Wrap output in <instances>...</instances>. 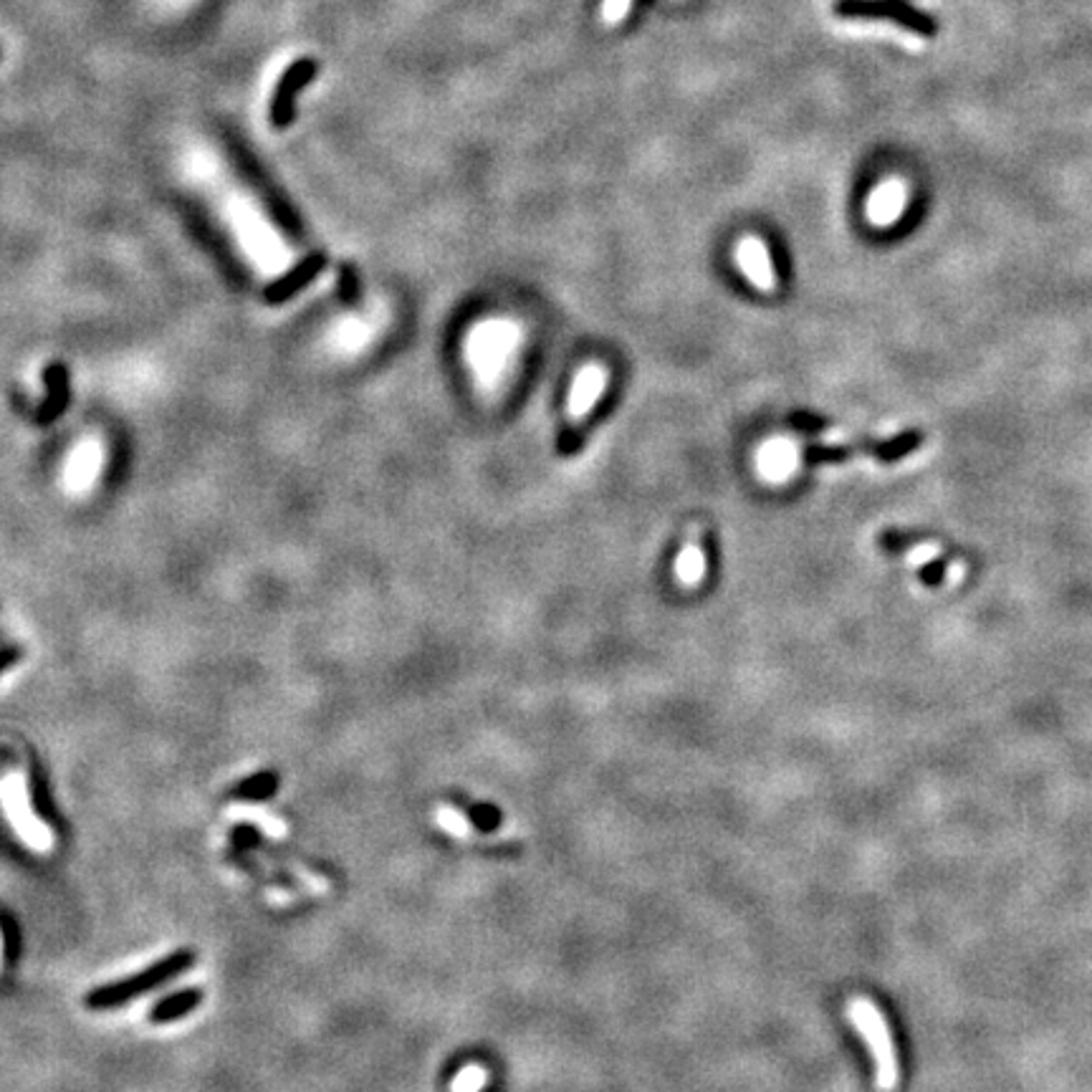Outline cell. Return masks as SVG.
I'll return each mask as SVG.
<instances>
[{"label":"cell","mask_w":1092,"mask_h":1092,"mask_svg":"<svg viewBox=\"0 0 1092 1092\" xmlns=\"http://www.w3.org/2000/svg\"><path fill=\"white\" fill-rule=\"evenodd\" d=\"M848 1019L855 1024V1029H858L867 1050H870L872 1062H875L878 1090H895L900 1080L898 1052H895L893 1034H890L883 1012L878 1010L875 1001L865 999V996H855L853 1001H848Z\"/></svg>","instance_id":"1"},{"label":"cell","mask_w":1092,"mask_h":1092,"mask_svg":"<svg viewBox=\"0 0 1092 1092\" xmlns=\"http://www.w3.org/2000/svg\"><path fill=\"white\" fill-rule=\"evenodd\" d=\"M921 435L918 433H900L895 438L885 440H858V442H809L804 448V461L809 466H825V463L853 461V458L865 456L881 463L903 461L913 451L921 448Z\"/></svg>","instance_id":"2"},{"label":"cell","mask_w":1092,"mask_h":1092,"mask_svg":"<svg viewBox=\"0 0 1092 1092\" xmlns=\"http://www.w3.org/2000/svg\"><path fill=\"white\" fill-rule=\"evenodd\" d=\"M607 379L609 374L602 364H590V367L580 369V374L574 377L572 395H569L567 405V420H564L562 433H559V453L562 456L569 458L580 451L582 438H585V423L590 412L595 410L604 388H607Z\"/></svg>","instance_id":"3"},{"label":"cell","mask_w":1092,"mask_h":1092,"mask_svg":"<svg viewBox=\"0 0 1092 1092\" xmlns=\"http://www.w3.org/2000/svg\"><path fill=\"white\" fill-rule=\"evenodd\" d=\"M195 956L190 954V951H177V954L167 956V959L157 961L155 966H150L147 971L137 973V977L132 979H125V982H117V984H109V987H102V989H94L92 994H89L87 1004L94 1006V1010H106V1006H117V1004H125V1001L134 999V996L144 994V991L155 989L157 984H165L167 979L177 977V973L188 971L190 966H193Z\"/></svg>","instance_id":"4"},{"label":"cell","mask_w":1092,"mask_h":1092,"mask_svg":"<svg viewBox=\"0 0 1092 1092\" xmlns=\"http://www.w3.org/2000/svg\"><path fill=\"white\" fill-rule=\"evenodd\" d=\"M834 13L842 19H870V21H893V24L911 26L913 31H933L918 10L908 8L900 0H837Z\"/></svg>","instance_id":"5"},{"label":"cell","mask_w":1092,"mask_h":1092,"mask_svg":"<svg viewBox=\"0 0 1092 1092\" xmlns=\"http://www.w3.org/2000/svg\"><path fill=\"white\" fill-rule=\"evenodd\" d=\"M883 541L888 544V549H893L898 544H908V539H903L900 534H885ZM940 554L944 552H940V547L936 544V541H921V544L908 549V562L913 564V567L923 569V572H926V580L931 582V585H940V582H946V585H956V582L966 574V564H963L961 559H949L946 564H938Z\"/></svg>","instance_id":"6"},{"label":"cell","mask_w":1092,"mask_h":1092,"mask_svg":"<svg viewBox=\"0 0 1092 1092\" xmlns=\"http://www.w3.org/2000/svg\"><path fill=\"white\" fill-rule=\"evenodd\" d=\"M736 261L738 266H741L743 276L754 284L756 291H761V294H774V291L780 289L774 266H771V256L761 238H756V235H743L736 245Z\"/></svg>","instance_id":"7"},{"label":"cell","mask_w":1092,"mask_h":1092,"mask_svg":"<svg viewBox=\"0 0 1092 1092\" xmlns=\"http://www.w3.org/2000/svg\"><path fill=\"white\" fill-rule=\"evenodd\" d=\"M324 268H327V256L324 254L306 256L304 261L296 263V266L289 268L284 276H278L276 282L268 284V287L263 289V301L271 306L284 304V301H289L291 296H296L299 291H304L306 287H309L313 278L324 271Z\"/></svg>","instance_id":"8"},{"label":"cell","mask_w":1092,"mask_h":1092,"mask_svg":"<svg viewBox=\"0 0 1092 1092\" xmlns=\"http://www.w3.org/2000/svg\"><path fill=\"white\" fill-rule=\"evenodd\" d=\"M905 200H908V188H905V183L900 180V177H888V180L878 185L870 198H867V221L875 228L893 226L900 218V212L905 210Z\"/></svg>","instance_id":"9"},{"label":"cell","mask_w":1092,"mask_h":1092,"mask_svg":"<svg viewBox=\"0 0 1092 1092\" xmlns=\"http://www.w3.org/2000/svg\"><path fill=\"white\" fill-rule=\"evenodd\" d=\"M8 780L10 784H13L15 797H19L21 822H24V839L31 845L33 850H38V853H48L54 845V837H52V832H48V827L43 825L36 815H33L31 792H28L26 774L24 771H13V774H8Z\"/></svg>","instance_id":"10"},{"label":"cell","mask_w":1092,"mask_h":1092,"mask_svg":"<svg viewBox=\"0 0 1092 1092\" xmlns=\"http://www.w3.org/2000/svg\"><path fill=\"white\" fill-rule=\"evenodd\" d=\"M43 383H46V397L41 402V410H38V423L52 425L54 420H59L69 407V369L61 362H52L43 369Z\"/></svg>","instance_id":"11"},{"label":"cell","mask_w":1092,"mask_h":1092,"mask_svg":"<svg viewBox=\"0 0 1092 1092\" xmlns=\"http://www.w3.org/2000/svg\"><path fill=\"white\" fill-rule=\"evenodd\" d=\"M705 576V554H703V531L701 526H688L686 541L675 559V580L683 587H698Z\"/></svg>","instance_id":"12"},{"label":"cell","mask_w":1092,"mask_h":1092,"mask_svg":"<svg viewBox=\"0 0 1092 1092\" xmlns=\"http://www.w3.org/2000/svg\"><path fill=\"white\" fill-rule=\"evenodd\" d=\"M313 66L311 64H296L294 69L289 71V78L287 81L282 84V89H278L276 94V102H273V109H271V117H273V125H289L291 120V92L294 89H299L301 84H306V78L311 76Z\"/></svg>","instance_id":"13"},{"label":"cell","mask_w":1092,"mask_h":1092,"mask_svg":"<svg viewBox=\"0 0 1092 1092\" xmlns=\"http://www.w3.org/2000/svg\"><path fill=\"white\" fill-rule=\"evenodd\" d=\"M200 1001V991L195 989H188V991H180V994L170 996V999L160 1001V1004L155 1006L153 1015H150V1019H153L155 1024H162V1022H172V1019L188 1015L190 1010H193L195 1004Z\"/></svg>","instance_id":"14"},{"label":"cell","mask_w":1092,"mask_h":1092,"mask_svg":"<svg viewBox=\"0 0 1092 1092\" xmlns=\"http://www.w3.org/2000/svg\"><path fill=\"white\" fill-rule=\"evenodd\" d=\"M435 822H438L442 832H448L456 839H470L475 834L473 822H470L461 809H456V806L451 804H438V809H435Z\"/></svg>","instance_id":"15"},{"label":"cell","mask_w":1092,"mask_h":1092,"mask_svg":"<svg viewBox=\"0 0 1092 1092\" xmlns=\"http://www.w3.org/2000/svg\"><path fill=\"white\" fill-rule=\"evenodd\" d=\"M491 1083V1072L478 1062H470V1065L458 1069V1074L453 1078L451 1092H481L486 1085Z\"/></svg>","instance_id":"16"},{"label":"cell","mask_w":1092,"mask_h":1092,"mask_svg":"<svg viewBox=\"0 0 1092 1092\" xmlns=\"http://www.w3.org/2000/svg\"><path fill=\"white\" fill-rule=\"evenodd\" d=\"M233 817H240V820H251L256 822V825L263 827L271 837H287V825H282L278 820H273L271 815H266V812L261 809H254V806H238L235 804L231 809Z\"/></svg>","instance_id":"17"},{"label":"cell","mask_w":1092,"mask_h":1092,"mask_svg":"<svg viewBox=\"0 0 1092 1092\" xmlns=\"http://www.w3.org/2000/svg\"><path fill=\"white\" fill-rule=\"evenodd\" d=\"M273 789H276V774H268V771H261V774L249 776V780L238 784V794L249 799L271 797Z\"/></svg>","instance_id":"18"},{"label":"cell","mask_w":1092,"mask_h":1092,"mask_svg":"<svg viewBox=\"0 0 1092 1092\" xmlns=\"http://www.w3.org/2000/svg\"><path fill=\"white\" fill-rule=\"evenodd\" d=\"M632 0H604L602 3V24L604 26H618L625 19L627 10H630Z\"/></svg>","instance_id":"19"},{"label":"cell","mask_w":1092,"mask_h":1092,"mask_svg":"<svg viewBox=\"0 0 1092 1092\" xmlns=\"http://www.w3.org/2000/svg\"><path fill=\"white\" fill-rule=\"evenodd\" d=\"M19 658H21L19 648H3V651H0V673H3L5 668H10V665H13Z\"/></svg>","instance_id":"20"},{"label":"cell","mask_w":1092,"mask_h":1092,"mask_svg":"<svg viewBox=\"0 0 1092 1092\" xmlns=\"http://www.w3.org/2000/svg\"><path fill=\"white\" fill-rule=\"evenodd\" d=\"M0 959H3V936H0Z\"/></svg>","instance_id":"21"}]
</instances>
